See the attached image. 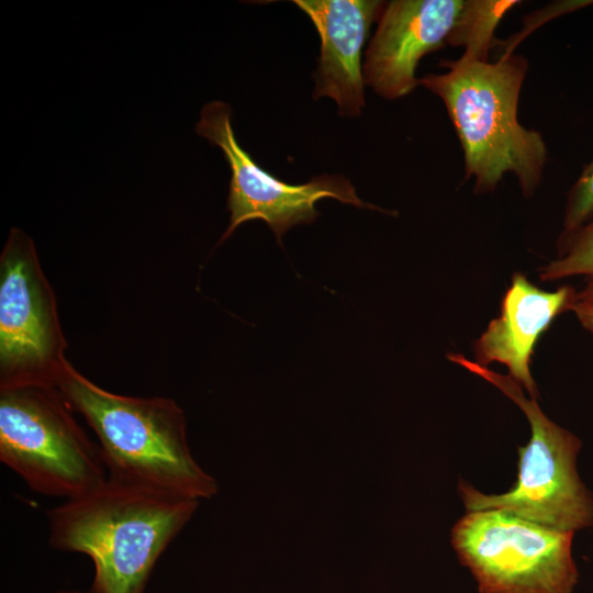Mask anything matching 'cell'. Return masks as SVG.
I'll return each instance as SVG.
<instances>
[{"label": "cell", "mask_w": 593, "mask_h": 593, "mask_svg": "<svg viewBox=\"0 0 593 593\" xmlns=\"http://www.w3.org/2000/svg\"><path fill=\"white\" fill-rule=\"evenodd\" d=\"M199 502L108 478L47 512L48 541L90 558L89 593H144L157 560Z\"/></svg>", "instance_id": "obj_1"}, {"label": "cell", "mask_w": 593, "mask_h": 593, "mask_svg": "<svg viewBox=\"0 0 593 593\" xmlns=\"http://www.w3.org/2000/svg\"><path fill=\"white\" fill-rule=\"evenodd\" d=\"M557 250V257L540 267V280L580 277L584 286L579 291L593 293V219Z\"/></svg>", "instance_id": "obj_12"}, {"label": "cell", "mask_w": 593, "mask_h": 593, "mask_svg": "<svg viewBox=\"0 0 593 593\" xmlns=\"http://www.w3.org/2000/svg\"><path fill=\"white\" fill-rule=\"evenodd\" d=\"M593 219V158L570 188L557 247L567 243Z\"/></svg>", "instance_id": "obj_13"}, {"label": "cell", "mask_w": 593, "mask_h": 593, "mask_svg": "<svg viewBox=\"0 0 593 593\" xmlns=\"http://www.w3.org/2000/svg\"><path fill=\"white\" fill-rule=\"evenodd\" d=\"M573 537L495 508L468 512L451 533L481 593H572L579 580Z\"/></svg>", "instance_id": "obj_7"}, {"label": "cell", "mask_w": 593, "mask_h": 593, "mask_svg": "<svg viewBox=\"0 0 593 593\" xmlns=\"http://www.w3.org/2000/svg\"><path fill=\"white\" fill-rule=\"evenodd\" d=\"M571 312H573L582 327L593 336V293L578 291Z\"/></svg>", "instance_id": "obj_14"}, {"label": "cell", "mask_w": 593, "mask_h": 593, "mask_svg": "<svg viewBox=\"0 0 593 593\" xmlns=\"http://www.w3.org/2000/svg\"><path fill=\"white\" fill-rule=\"evenodd\" d=\"M315 25L321 55L314 75L313 98L329 97L344 116H357L365 107L361 52L385 2L378 0H295Z\"/></svg>", "instance_id": "obj_11"}, {"label": "cell", "mask_w": 593, "mask_h": 593, "mask_svg": "<svg viewBox=\"0 0 593 593\" xmlns=\"http://www.w3.org/2000/svg\"><path fill=\"white\" fill-rule=\"evenodd\" d=\"M57 387L94 432L108 478L198 501L217 493L190 450L184 413L174 400L109 392L69 362Z\"/></svg>", "instance_id": "obj_3"}, {"label": "cell", "mask_w": 593, "mask_h": 593, "mask_svg": "<svg viewBox=\"0 0 593 593\" xmlns=\"http://www.w3.org/2000/svg\"><path fill=\"white\" fill-rule=\"evenodd\" d=\"M60 593H79V592H74V591H64V592H60Z\"/></svg>", "instance_id": "obj_15"}, {"label": "cell", "mask_w": 593, "mask_h": 593, "mask_svg": "<svg viewBox=\"0 0 593 593\" xmlns=\"http://www.w3.org/2000/svg\"><path fill=\"white\" fill-rule=\"evenodd\" d=\"M454 363L481 377L501 390L523 411L530 425V438L518 448V475L502 494H484L460 483L461 499L468 512L503 510L537 524L569 530L593 526V493L577 470L581 440L551 421L537 399L525 396L524 388L510 376L477 363L461 354H448Z\"/></svg>", "instance_id": "obj_4"}, {"label": "cell", "mask_w": 593, "mask_h": 593, "mask_svg": "<svg viewBox=\"0 0 593 593\" xmlns=\"http://www.w3.org/2000/svg\"><path fill=\"white\" fill-rule=\"evenodd\" d=\"M195 131L222 149L232 172L227 199L230 224L220 243L240 224L262 220L281 245L282 236L291 227L315 221L320 215L315 204L326 198L359 209L388 212L360 200L355 187L340 175H320L309 182L291 184L264 170L237 142L232 110L223 101H212L202 108Z\"/></svg>", "instance_id": "obj_9"}, {"label": "cell", "mask_w": 593, "mask_h": 593, "mask_svg": "<svg viewBox=\"0 0 593 593\" xmlns=\"http://www.w3.org/2000/svg\"><path fill=\"white\" fill-rule=\"evenodd\" d=\"M444 74H427L419 85L438 96L458 135L466 180L473 191H493L513 174L525 198L541 182L547 147L541 134L518 122L521 89L527 72L522 55L506 52L496 61L463 53L444 60Z\"/></svg>", "instance_id": "obj_2"}, {"label": "cell", "mask_w": 593, "mask_h": 593, "mask_svg": "<svg viewBox=\"0 0 593 593\" xmlns=\"http://www.w3.org/2000/svg\"><path fill=\"white\" fill-rule=\"evenodd\" d=\"M511 0H394L384 4L365 53V83L388 100L411 93L422 57L445 46L488 59L493 34Z\"/></svg>", "instance_id": "obj_6"}, {"label": "cell", "mask_w": 593, "mask_h": 593, "mask_svg": "<svg viewBox=\"0 0 593 593\" xmlns=\"http://www.w3.org/2000/svg\"><path fill=\"white\" fill-rule=\"evenodd\" d=\"M578 290L562 286L546 291L535 286L525 275L515 272L506 289L499 315L473 344L474 361L488 367L504 365L515 381L529 396L537 399L538 390L530 363L536 345L553 321L571 311Z\"/></svg>", "instance_id": "obj_10"}, {"label": "cell", "mask_w": 593, "mask_h": 593, "mask_svg": "<svg viewBox=\"0 0 593 593\" xmlns=\"http://www.w3.org/2000/svg\"><path fill=\"white\" fill-rule=\"evenodd\" d=\"M57 385L0 387V460L33 491L65 500L108 479L98 443Z\"/></svg>", "instance_id": "obj_5"}, {"label": "cell", "mask_w": 593, "mask_h": 593, "mask_svg": "<svg viewBox=\"0 0 593 593\" xmlns=\"http://www.w3.org/2000/svg\"><path fill=\"white\" fill-rule=\"evenodd\" d=\"M66 346L34 245L13 228L0 259V387L57 385Z\"/></svg>", "instance_id": "obj_8"}]
</instances>
